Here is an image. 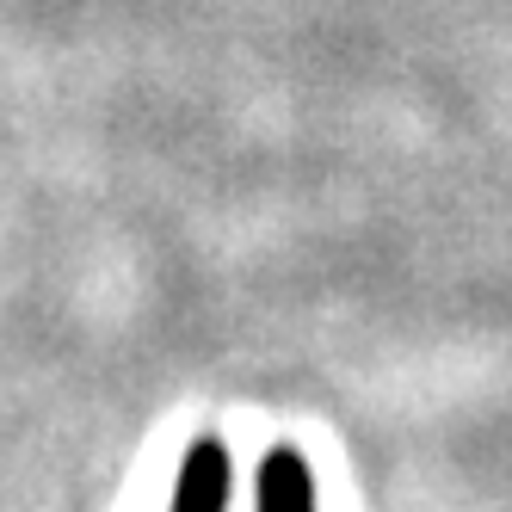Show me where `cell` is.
Instances as JSON below:
<instances>
[{
    "mask_svg": "<svg viewBox=\"0 0 512 512\" xmlns=\"http://www.w3.org/2000/svg\"><path fill=\"white\" fill-rule=\"evenodd\" d=\"M253 512H315V475L303 451H266L260 457V482H253Z\"/></svg>",
    "mask_w": 512,
    "mask_h": 512,
    "instance_id": "2",
    "label": "cell"
},
{
    "mask_svg": "<svg viewBox=\"0 0 512 512\" xmlns=\"http://www.w3.org/2000/svg\"><path fill=\"white\" fill-rule=\"evenodd\" d=\"M229 488H235V469H229V445L223 438H198L179 463V482L167 512H229Z\"/></svg>",
    "mask_w": 512,
    "mask_h": 512,
    "instance_id": "1",
    "label": "cell"
}]
</instances>
